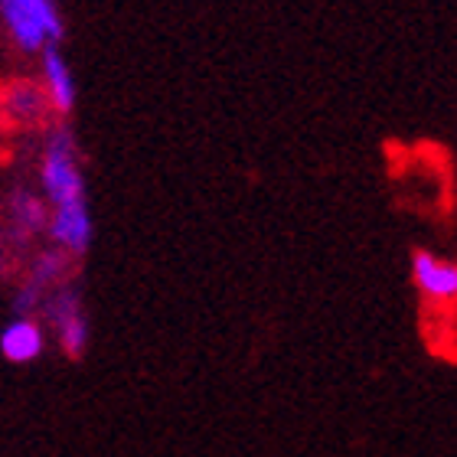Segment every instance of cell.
<instances>
[{
    "label": "cell",
    "instance_id": "7a4b0ae2",
    "mask_svg": "<svg viewBox=\"0 0 457 457\" xmlns=\"http://www.w3.org/2000/svg\"><path fill=\"white\" fill-rule=\"evenodd\" d=\"M0 17L23 53H43L62 39L56 0H0Z\"/></svg>",
    "mask_w": 457,
    "mask_h": 457
},
{
    "label": "cell",
    "instance_id": "52a82bcc",
    "mask_svg": "<svg viewBox=\"0 0 457 457\" xmlns=\"http://www.w3.org/2000/svg\"><path fill=\"white\" fill-rule=\"evenodd\" d=\"M46 220L49 210L37 193L13 190V196H10V236L17 242H29L33 236L46 232Z\"/></svg>",
    "mask_w": 457,
    "mask_h": 457
},
{
    "label": "cell",
    "instance_id": "277c9868",
    "mask_svg": "<svg viewBox=\"0 0 457 457\" xmlns=\"http://www.w3.org/2000/svg\"><path fill=\"white\" fill-rule=\"evenodd\" d=\"M49 114L46 96L37 82L17 79L10 86L0 88V118L7 124H20V128H33Z\"/></svg>",
    "mask_w": 457,
    "mask_h": 457
},
{
    "label": "cell",
    "instance_id": "5b68a950",
    "mask_svg": "<svg viewBox=\"0 0 457 457\" xmlns=\"http://www.w3.org/2000/svg\"><path fill=\"white\" fill-rule=\"evenodd\" d=\"M43 96L53 114H69L76 105V79L59 46L43 49Z\"/></svg>",
    "mask_w": 457,
    "mask_h": 457
},
{
    "label": "cell",
    "instance_id": "9c48e42d",
    "mask_svg": "<svg viewBox=\"0 0 457 457\" xmlns=\"http://www.w3.org/2000/svg\"><path fill=\"white\" fill-rule=\"evenodd\" d=\"M62 271H66V255H62V252H46V255L37 258L29 285L39 287V291L49 285H59V281H62Z\"/></svg>",
    "mask_w": 457,
    "mask_h": 457
},
{
    "label": "cell",
    "instance_id": "6da1fadb",
    "mask_svg": "<svg viewBox=\"0 0 457 457\" xmlns=\"http://www.w3.org/2000/svg\"><path fill=\"white\" fill-rule=\"evenodd\" d=\"M43 193H46V232L62 255H86L92 245V210L86 177L79 167V147L69 128H53L43 147Z\"/></svg>",
    "mask_w": 457,
    "mask_h": 457
},
{
    "label": "cell",
    "instance_id": "30bf717a",
    "mask_svg": "<svg viewBox=\"0 0 457 457\" xmlns=\"http://www.w3.org/2000/svg\"><path fill=\"white\" fill-rule=\"evenodd\" d=\"M0 268H4V252H0Z\"/></svg>",
    "mask_w": 457,
    "mask_h": 457
},
{
    "label": "cell",
    "instance_id": "ba28073f",
    "mask_svg": "<svg viewBox=\"0 0 457 457\" xmlns=\"http://www.w3.org/2000/svg\"><path fill=\"white\" fill-rule=\"evenodd\" d=\"M0 353L10 362H33L43 353V327L29 317H20V320L7 324L0 334Z\"/></svg>",
    "mask_w": 457,
    "mask_h": 457
},
{
    "label": "cell",
    "instance_id": "3957f363",
    "mask_svg": "<svg viewBox=\"0 0 457 457\" xmlns=\"http://www.w3.org/2000/svg\"><path fill=\"white\" fill-rule=\"evenodd\" d=\"M411 278L431 304H454L457 297V268L435 252H415L411 258Z\"/></svg>",
    "mask_w": 457,
    "mask_h": 457
},
{
    "label": "cell",
    "instance_id": "8992f818",
    "mask_svg": "<svg viewBox=\"0 0 457 457\" xmlns=\"http://www.w3.org/2000/svg\"><path fill=\"white\" fill-rule=\"evenodd\" d=\"M49 307H53V320H56L59 340H62L66 353L69 356H79L88 343V324H86L82 307H79V297L72 295L69 287H62V291L49 301Z\"/></svg>",
    "mask_w": 457,
    "mask_h": 457
}]
</instances>
